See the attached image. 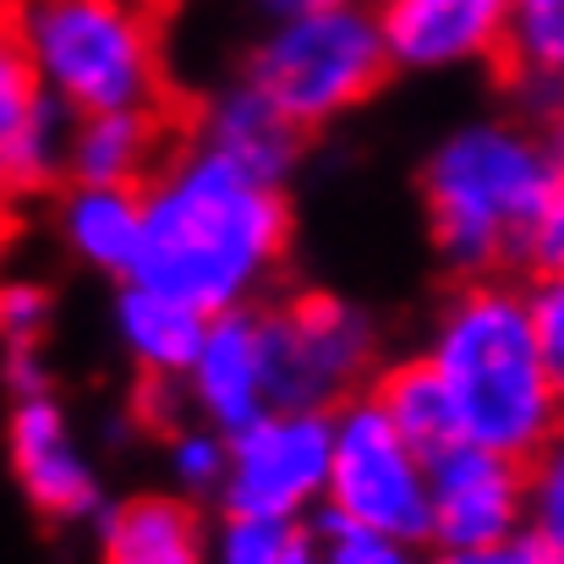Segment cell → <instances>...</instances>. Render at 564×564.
Masks as SVG:
<instances>
[{
	"instance_id": "27",
	"label": "cell",
	"mask_w": 564,
	"mask_h": 564,
	"mask_svg": "<svg viewBox=\"0 0 564 564\" xmlns=\"http://www.w3.org/2000/svg\"><path fill=\"white\" fill-rule=\"evenodd\" d=\"M521 269H532V274L564 269V176L549 187L543 208H538V219H532V236H527Z\"/></svg>"
},
{
	"instance_id": "14",
	"label": "cell",
	"mask_w": 564,
	"mask_h": 564,
	"mask_svg": "<svg viewBox=\"0 0 564 564\" xmlns=\"http://www.w3.org/2000/svg\"><path fill=\"white\" fill-rule=\"evenodd\" d=\"M171 127L165 110H99V116H72L66 143H61V182L83 187H138L160 171L171 154Z\"/></svg>"
},
{
	"instance_id": "15",
	"label": "cell",
	"mask_w": 564,
	"mask_h": 564,
	"mask_svg": "<svg viewBox=\"0 0 564 564\" xmlns=\"http://www.w3.org/2000/svg\"><path fill=\"white\" fill-rule=\"evenodd\" d=\"M50 230L72 263L105 280H127L138 263V236H143V192L138 187H83L61 182L50 197Z\"/></svg>"
},
{
	"instance_id": "32",
	"label": "cell",
	"mask_w": 564,
	"mask_h": 564,
	"mask_svg": "<svg viewBox=\"0 0 564 564\" xmlns=\"http://www.w3.org/2000/svg\"><path fill=\"white\" fill-rule=\"evenodd\" d=\"M149 6H165V0H149Z\"/></svg>"
},
{
	"instance_id": "21",
	"label": "cell",
	"mask_w": 564,
	"mask_h": 564,
	"mask_svg": "<svg viewBox=\"0 0 564 564\" xmlns=\"http://www.w3.org/2000/svg\"><path fill=\"white\" fill-rule=\"evenodd\" d=\"M521 488H527V538L564 564V416L521 460Z\"/></svg>"
},
{
	"instance_id": "23",
	"label": "cell",
	"mask_w": 564,
	"mask_h": 564,
	"mask_svg": "<svg viewBox=\"0 0 564 564\" xmlns=\"http://www.w3.org/2000/svg\"><path fill=\"white\" fill-rule=\"evenodd\" d=\"M302 543V527L263 516H219L208 527V564H285Z\"/></svg>"
},
{
	"instance_id": "10",
	"label": "cell",
	"mask_w": 564,
	"mask_h": 564,
	"mask_svg": "<svg viewBox=\"0 0 564 564\" xmlns=\"http://www.w3.org/2000/svg\"><path fill=\"white\" fill-rule=\"evenodd\" d=\"M389 72L455 77L505 61L516 0H368Z\"/></svg>"
},
{
	"instance_id": "4",
	"label": "cell",
	"mask_w": 564,
	"mask_h": 564,
	"mask_svg": "<svg viewBox=\"0 0 564 564\" xmlns=\"http://www.w3.org/2000/svg\"><path fill=\"white\" fill-rule=\"evenodd\" d=\"M0 22L66 116L165 110V33L149 0H6Z\"/></svg>"
},
{
	"instance_id": "20",
	"label": "cell",
	"mask_w": 564,
	"mask_h": 564,
	"mask_svg": "<svg viewBox=\"0 0 564 564\" xmlns=\"http://www.w3.org/2000/svg\"><path fill=\"white\" fill-rule=\"evenodd\" d=\"M368 394L378 400V411L422 449L438 455L444 444H455V422H449V400L438 389L433 368L422 357H400L389 368H378V378L368 383Z\"/></svg>"
},
{
	"instance_id": "16",
	"label": "cell",
	"mask_w": 564,
	"mask_h": 564,
	"mask_svg": "<svg viewBox=\"0 0 564 564\" xmlns=\"http://www.w3.org/2000/svg\"><path fill=\"white\" fill-rule=\"evenodd\" d=\"M110 324H116L121 357L132 362V373L143 378L154 394H176L187 362L197 357V340L208 329V318L197 307L154 291V285H138V280H121Z\"/></svg>"
},
{
	"instance_id": "26",
	"label": "cell",
	"mask_w": 564,
	"mask_h": 564,
	"mask_svg": "<svg viewBox=\"0 0 564 564\" xmlns=\"http://www.w3.org/2000/svg\"><path fill=\"white\" fill-rule=\"evenodd\" d=\"M527 307H532V329H538V346H543V362H549V378L564 400V269H549V274H532L527 285Z\"/></svg>"
},
{
	"instance_id": "6",
	"label": "cell",
	"mask_w": 564,
	"mask_h": 564,
	"mask_svg": "<svg viewBox=\"0 0 564 564\" xmlns=\"http://www.w3.org/2000/svg\"><path fill=\"white\" fill-rule=\"evenodd\" d=\"M263 357H269V400L302 411H335L362 394L383 368L378 318L335 291H291L258 307Z\"/></svg>"
},
{
	"instance_id": "25",
	"label": "cell",
	"mask_w": 564,
	"mask_h": 564,
	"mask_svg": "<svg viewBox=\"0 0 564 564\" xmlns=\"http://www.w3.org/2000/svg\"><path fill=\"white\" fill-rule=\"evenodd\" d=\"M324 564H422V543L411 538H389V532H373V527H351V521H318L313 532Z\"/></svg>"
},
{
	"instance_id": "12",
	"label": "cell",
	"mask_w": 564,
	"mask_h": 564,
	"mask_svg": "<svg viewBox=\"0 0 564 564\" xmlns=\"http://www.w3.org/2000/svg\"><path fill=\"white\" fill-rule=\"evenodd\" d=\"M66 110L33 77L11 28L0 22V208L39 203L61 187V143Z\"/></svg>"
},
{
	"instance_id": "22",
	"label": "cell",
	"mask_w": 564,
	"mask_h": 564,
	"mask_svg": "<svg viewBox=\"0 0 564 564\" xmlns=\"http://www.w3.org/2000/svg\"><path fill=\"white\" fill-rule=\"evenodd\" d=\"M165 471H171V494H182L192 505L219 499L225 482V433L208 422H176L165 438Z\"/></svg>"
},
{
	"instance_id": "5",
	"label": "cell",
	"mask_w": 564,
	"mask_h": 564,
	"mask_svg": "<svg viewBox=\"0 0 564 564\" xmlns=\"http://www.w3.org/2000/svg\"><path fill=\"white\" fill-rule=\"evenodd\" d=\"M236 77L302 138L357 116L389 77L373 6L362 0V6L263 22Z\"/></svg>"
},
{
	"instance_id": "7",
	"label": "cell",
	"mask_w": 564,
	"mask_h": 564,
	"mask_svg": "<svg viewBox=\"0 0 564 564\" xmlns=\"http://www.w3.org/2000/svg\"><path fill=\"white\" fill-rule=\"evenodd\" d=\"M324 516L411 543L427 532V455L378 411L368 389L329 411Z\"/></svg>"
},
{
	"instance_id": "1",
	"label": "cell",
	"mask_w": 564,
	"mask_h": 564,
	"mask_svg": "<svg viewBox=\"0 0 564 564\" xmlns=\"http://www.w3.org/2000/svg\"><path fill=\"white\" fill-rule=\"evenodd\" d=\"M291 197L219 149L182 138L143 182V236L127 280L154 285L203 318L263 307L291 252Z\"/></svg>"
},
{
	"instance_id": "2",
	"label": "cell",
	"mask_w": 564,
	"mask_h": 564,
	"mask_svg": "<svg viewBox=\"0 0 564 564\" xmlns=\"http://www.w3.org/2000/svg\"><path fill=\"white\" fill-rule=\"evenodd\" d=\"M416 357L438 378L460 444L527 460L564 416L532 329L527 285L510 274L460 280L438 302Z\"/></svg>"
},
{
	"instance_id": "3",
	"label": "cell",
	"mask_w": 564,
	"mask_h": 564,
	"mask_svg": "<svg viewBox=\"0 0 564 564\" xmlns=\"http://www.w3.org/2000/svg\"><path fill=\"white\" fill-rule=\"evenodd\" d=\"M560 165L527 116H471L449 127L422 165L427 241L449 274L482 280L521 269L532 219Z\"/></svg>"
},
{
	"instance_id": "19",
	"label": "cell",
	"mask_w": 564,
	"mask_h": 564,
	"mask_svg": "<svg viewBox=\"0 0 564 564\" xmlns=\"http://www.w3.org/2000/svg\"><path fill=\"white\" fill-rule=\"evenodd\" d=\"M499 66L538 110L564 94V0H516Z\"/></svg>"
},
{
	"instance_id": "11",
	"label": "cell",
	"mask_w": 564,
	"mask_h": 564,
	"mask_svg": "<svg viewBox=\"0 0 564 564\" xmlns=\"http://www.w3.org/2000/svg\"><path fill=\"white\" fill-rule=\"evenodd\" d=\"M527 532V488L521 460L477 449V444H444L427 455V532L422 549H488Z\"/></svg>"
},
{
	"instance_id": "30",
	"label": "cell",
	"mask_w": 564,
	"mask_h": 564,
	"mask_svg": "<svg viewBox=\"0 0 564 564\" xmlns=\"http://www.w3.org/2000/svg\"><path fill=\"white\" fill-rule=\"evenodd\" d=\"M538 116H543V143H549V154H554V165L564 176V94H554Z\"/></svg>"
},
{
	"instance_id": "9",
	"label": "cell",
	"mask_w": 564,
	"mask_h": 564,
	"mask_svg": "<svg viewBox=\"0 0 564 564\" xmlns=\"http://www.w3.org/2000/svg\"><path fill=\"white\" fill-rule=\"evenodd\" d=\"M6 460H11V477H17L22 499L33 505V516H44L50 527H83V521L105 516V471L88 455L55 383L11 394Z\"/></svg>"
},
{
	"instance_id": "28",
	"label": "cell",
	"mask_w": 564,
	"mask_h": 564,
	"mask_svg": "<svg viewBox=\"0 0 564 564\" xmlns=\"http://www.w3.org/2000/svg\"><path fill=\"white\" fill-rule=\"evenodd\" d=\"M422 564H554V554L538 549L527 532H516V538L488 543V549H433Z\"/></svg>"
},
{
	"instance_id": "31",
	"label": "cell",
	"mask_w": 564,
	"mask_h": 564,
	"mask_svg": "<svg viewBox=\"0 0 564 564\" xmlns=\"http://www.w3.org/2000/svg\"><path fill=\"white\" fill-rule=\"evenodd\" d=\"M285 564H324V554H318V543H313V532H302V543L291 549V560Z\"/></svg>"
},
{
	"instance_id": "29",
	"label": "cell",
	"mask_w": 564,
	"mask_h": 564,
	"mask_svg": "<svg viewBox=\"0 0 564 564\" xmlns=\"http://www.w3.org/2000/svg\"><path fill=\"white\" fill-rule=\"evenodd\" d=\"M335 6H362V0H252L258 22H285V17H307V11H335Z\"/></svg>"
},
{
	"instance_id": "17",
	"label": "cell",
	"mask_w": 564,
	"mask_h": 564,
	"mask_svg": "<svg viewBox=\"0 0 564 564\" xmlns=\"http://www.w3.org/2000/svg\"><path fill=\"white\" fill-rule=\"evenodd\" d=\"M187 132L197 143L219 149L225 160L247 165L252 176L280 182V187L291 182V171H296V160H302V132H296L285 116H274L241 77L225 83V88H214V94L192 110Z\"/></svg>"
},
{
	"instance_id": "24",
	"label": "cell",
	"mask_w": 564,
	"mask_h": 564,
	"mask_svg": "<svg viewBox=\"0 0 564 564\" xmlns=\"http://www.w3.org/2000/svg\"><path fill=\"white\" fill-rule=\"evenodd\" d=\"M50 324H55V291L33 274H0V357L44 351Z\"/></svg>"
},
{
	"instance_id": "13",
	"label": "cell",
	"mask_w": 564,
	"mask_h": 564,
	"mask_svg": "<svg viewBox=\"0 0 564 564\" xmlns=\"http://www.w3.org/2000/svg\"><path fill=\"white\" fill-rule=\"evenodd\" d=\"M176 394L187 400V411L197 422H208L219 433H236L241 422H252L274 405L269 400V357H263L258 307L208 318V329L197 340V357L187 362Z\"/></svg>"
},
{
	"instance_id": "8",
	"label": "cell",
	"mask_w": 564,
	"mask_h": 564,
	"mask_svg": "<svg viewBox=\"0 0 564 564\" xmlns=\"http://www.w3.org/2000/svg\"><path fill=\"white\" fill-rule=\"evenodd\" d=\"M324 477H329V411L269 405L263 416L225 433L219 510L302 527L313 510H324Z\"/></svg>"
},
{
	"instance_id": "18",
	"label": "cell",
	"mask_w": 564,
	"mask_h": 564,
	"mask_svg": "<svg viewBox=\"0 0 564 564\" xmlns=\"http://www.w3.org/2000/svg\"><path fill=\"white\" fill-rule=\"evenodd\" d=\"M99 564H208V521L182 494H132L99 516Z\"/></svg>"
}]
</instances>
